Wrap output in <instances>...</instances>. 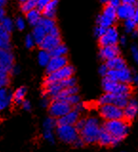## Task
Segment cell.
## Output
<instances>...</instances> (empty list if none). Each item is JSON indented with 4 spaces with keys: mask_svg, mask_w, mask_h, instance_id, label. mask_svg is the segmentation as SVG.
I'll list each match as a JSON object with an SVG mask.
<instances>
[{
    "mask_svg": "<svg viewBox=\"0 0 138 152\" xmlns=\"http://www.w3.org/2000/svg\"><path fill=\"white\" fill-rule=\"evenodd\" d=\"M102 130V125L96 117H89L85 120L84 126L79 131L80 137L85 144H95Z\"/></svg>",
    "mask_w": 138,
    "mask_h": 152,
    "instance_id": "1",
    "label": "cell"
},
{
    "mask_svg": "<svg viewBox=\"0 0 138 152\" xmlns=\"http://www.w3.org/2000/svg\"><path fill=\"white\" fill-rule=\"evenodd\" d=\"M102 127L113 138L115 145L123 141L130 131V126H129L128 121L124 119L105 121Z\"/></svg>",
    "mask_w": 138,
    "mask_h": 152,
    "instance_id": "2",
    "label": "cell"
},
{
    "mask_svg": "<svg viewBox=\"0 0 138 152\" xmlns=\"http://www.w3.org/2000/svg\"><path fill=\"white\" fill-rule=\"evenodd\" d=\"M76 86V80L74 77H70V79L58 81V82H51V83H46L44 84V94L45 96L49 97L50 99H54L57 95L63 91L64 89Z\"/></svg>",
    "mask_w": 138,
    "mask_h": 152,
    "instance_id": "3",
    "label": "cell"
},
{
    "mask_svg": "<svg viewBox=\"0 0 138 152\" xmlns=\"http://www.w3.org/2000/svg\"><path fill=\"white\" fill-rule=\"evenodd\" d=\"M102 87L105 93H111L116 95H121L130 98L131 94V86L128 83H120V82L113 81L107 77H104L102 81Z\"/></svg>",
    "mask_w": 138,
    "mask_h": 152,
    "instance_id": "4",
    "label": "cell"
},
{
    "mask_svg": "<svg viewBox=\"0 0 138 152\" xmlns=\"http://www.w3.org/2000/svg\"><path fill=\"white\" fill-rule=\"evenodd\" d=\"M55 134L60 141L69 145H73L80 138L75 125H57Z\"/></svg>",
    "mask_w": 138,
    "mask_h": 152,
    "instance_id": "5",
    "label": "cell"
},
{
    "mask_svg": "<svg viewBox=\"0 0 138 152\" xmlns=\"http://www.w3.org/2000/svg\"><path fill=\"white\" fill-rule=\"evenodd\" d=\"M116 18H117L116 8L107 4V5H105L104 9H103L101 15H98L96 22L98 26L108 29L113 27V25L116 21Z\"/></svg>",
    "mask_w": 138,
    "mask_h": 152,
    "instance_id": "6",
    "label": "cell"
},
{
    "mask_svg": "<svg viewBox=\"0 0 138 152\" xmlns=\"http://www.w3.org/2000/svg\"><path fill=\"white\" fill-rule=\"evenodd\" d=\"M72 109V106L65 99H51L49 106V113L51 118L60 119L67 115Z\"/></svg>",
    "mask_w": 138,
    "mask_h": 152,
    "instance_id": "7",
    "label": "cell"
},
{
    "mask_svg": "<svg viewBox=\"0 0 138 152\" xmlns=\"http://www.w3.org/2000/svg\"><path fill=\"white\" fill-rule=\"evenodd\" d=\"M99 115L105 121H116L124 119L123 108L113 105V104H103L99 107Z\"/></svg>",
    "mask_w": 138,
    "mask_h": 152,
    "instance_id": "8",
    "label": "cell"
},
{
    "mask_svg": "<svg viewBox=\"0 0 138 152\" xmlns=\"http://www.w3.org/2000/svg\"><path fill=\"white\" fill-rule=\"evenodd\" d=\"M73 75H74V68H73L72 65L68 64L67 66L63 67L62 69H60V70L48 74L47 77H45L44 84L65 80L70 79V77H72Z\"/></svg>",
    "mask_w": 138,
    "mask_h": 152,
    "instance_id": "9",
    "label": "cell"
},
{
    "mask_svg": "<svg viewBox=\"0 0 138 152\" xmlns=\"http://www.w3.org/2000/svg\"><path fill=\"white\" fill-rule=\"evenodd\" d=\"M130 99L128 97L121 96V95H116L111 93H105L98 99V104L103 105V104H113V105L118 106L120 108H124L127 105Z\"/></svg>",
    "mask_w": 138,
    "mask_h": 152,
    "instance_id": "10",
    "label": "cell"
},
{
    "mask_svg": "<svg viewBox=\"0 0 138 152\" xmlns=\"http://www.w3.org/2000/svg\"><path fill=\"white\" fill-rule=\"evenodd\" d=\"M133 74L128 67L120 70H109L108 75L105 77L115 82H120V83H128L130 84L132 81Z\"/></svg>",
    "mask_w": 138,
    "mask_h": 152,
    "instance_id": "11",
    "label": "cell"
},
{
    "mask_svg": "<svg viewBox=\"0 0 138 152\" xmlns=\"http://www.w3.org/2000/svg\"><path fill=\"white\" fill-rule=\"evenodd\" d=\"M57 120L54 118H47L44 123H43V138L45 140L51 142V144H53L55 141V130L57 127Z\"/></svg>",
    "mask_w": 138,
    "mask_h": 152,
    "instance_id": "12",
    "label": "cell"
},
{
    "mask_svg": "<svg viewBox=\"0 0 138 152\" xmlns=\"http://www.w3.org/2000/svg\"><path fill=\"white\" fill-rule=\"evenodd\" d=\"M119 34L113 26L111 28H108L106 33L103 34V37L99 38V44L101 47L116 45L119 41Z\"/></svg>",
    "mask_w": 138,
    "mask_h": 152,
    "instance_id": "13",
    "label": "cell"
},
{
    "mask_svg": "<svg viewBox=\"0 0 138 152\" xmlns=\"http://www.w3.org/2000/svg\"><path fill=\"white\" fill-rule=\"evenodd\" d=\"M124 120L129 121H133L138 115V102L135 99H131L129 101L128 104L123 108Z\"/></svg>",
    "mask_w": 138,
    "mask_h": 152,
    "instance_id": "14",
    "label": "cell"
},
{
    "mask_svg": "<svg viewBox=\"0 0 138 152\" xmlns=\"http://www.w3.org/2000/svg\"><path fill=\"white\" fill-rule=\"evenodd\" d=\"M68 63V58L66 56H56V58H51L48 66L46 67V72L47 75L51 73H53L57 70H60L63 67L67 66Z\"/></svg>",
    "mask_w": 138,
    "mask_h": 152,
    "instance_id": "15",
    "label": "cell"
},
{
    "mask_svg": "<svg viewBox=\"0 0 138 152\" xmlns=\"http://www.w3.org/2000/svg\"><path fill=\"white\" fill-rule=\"evenodd\" d=\"M79 120H80V113L72 108L67 115L57 120V124L58 125H75Z\"/></svg>",
    "mask_w": 138,
    "mask_h": 152,
    "instance_id": "16",
    "label": "cell"
},
{
    "mask_svg": "<svg viewBox=\"0 0 138 152\" xmlns=\"http://www.w3.org/2000/svg\"><path fill=\"white\" fill-rule=\"evenodd\" d=\"M136 8L134 6L131 5H125V4H121L116 8V12H117V17L123 20H128L133 18L135 14Z\"/></svg>",
    "mask_w": 138,
    "mask_h": 152,
    "instance_id": "17",
    "label": "cell"
},
{
    "mask_svg": "<svg viewBox=\"0 0 138 152\" xmlns=\"http://www.w3.org/2000/svg\"><path fill=\"white\" fill-rule=\"evenodd\" d=\"M119 48L117 45H111V46H105V47H101L100 51H99V56L103 59V60H111L116 56H119Z\"/></svg>",
    "mask_w": 138,
    "mask_h": 152,
    "instance_id": "18",
    "label": "cell"
},
{
    "mask_svg": "<svg viewBox=\"0 0 138 152\" xmlns=\"http://www.w3.org/2000/svg\"><path fill=\"white\" fill-rule=\"evenodd\" d=\"M61 43L62 42H61V39H60V37L51 36V34H47L46 37L44 38V40L40 43L39 46H40L41 50L51 52V51H53L56 46L61 44Z\"/></svg>",
    "mask_w": 138,
    "mask_h": 152,
    "instance_id": "19",
    "label": "cell"
},
{
    "mask_svg": "<svg viewBox=\"0 0 138 152\" xmlns=\"http://www.w3.org/2000/svg\"><path fill=\"white\" fill-rule=\"evenodd\" d=\"M0 62L5 65L12 74V68L14 67V56L11 50L0 49Z\"/></svg>",
    "mask_w": 138,
    "mask_h": 152,
    "instance_id": "20",
    "label": "cell"
},
{
    "mask_svg": "<svg viewBox=\"0 0 138 152\" xmlns=\"http://www.w3.org/2000/svg\"><path fill=\"white\" fill-rule=\"evenodd\" d=\"M57 6H58V0H53L51 3H49L41 11L43 17L54 19V16L56 15V11H57Z\"/></svg>",
    "mask_w": 138,
    "mask_h": 152,
    "instance_id": "21",
    "label": "cell"
},
{
    "mask_svg": "<svg viewBox=\"0 0 138 152\" xmlns=\"http://www.w3.org/2000/svg\"><path fill=\"white\" fill-rule=\"evenodd\" d=\"M42 17H43L42 12L38 9H34V10L26 14V20L28 21V23L30 25L33 26V27H35L36 25L39 24Z\"/></svg>",
    "mask_w": 138,
    "mask_h": 152,
    "instance_id": "22",
    "label": "cell"
},
{
    "mask_svg": "<svg viewBox=\"0 0 138 152\" xmlns=\"http://www.w3.org/2000/svg\"><path fill=\"white\" fill-rule=\"evenodd\" d=\"M106 65L109 68V70H120V69H124L127 67L125 59L120 56H116V58L111 60H108L106 62Z\"/></svg>",
    "mask_w": 138,
    "mask_h": 152,
    "instance_id": "23",
    "label": "cell"
},
{
    "mask_svg": "<svg viewBox=\"0 0 138 152\" xmlns=\"http://www.w3.org/2000/svg\"><path fill=\"white\" fill-rule=\"evenodd\" d=\"M0 49L11 50V34L0 24Z\"/></svg>",
    "mask_w": 138,
    "mask_h": 152,
    "instance_id": "24",
    "label": "cell"
},
{
    "mask_svg": "<svg viewBox=\"0 0 138 152\" xmlns=\"http://www.w3.org/2000/svg\"><path fill=\"white\" fill-rule=\"evenodd\" d=\"M10 75L11 71L0 62V89L6 88L10 82Z\"/></svg>",
    "mask_w": 138,
    "mask_h": 152,
    "instance_id": "25",
    "label": "cell"
},
{
    "mask_svg": "<svg viewBox=\"0 0 138 152\" xmlns=\"http://www.w3.org/2000/svg\"><path fill=\"white\" fill-rule=\"evenodd\" d=\"M97 142L103 146H114L115 145L113 138L111 137L110 134L106 131V130L103 129V127H102V130L100 132V135H99Z\"/></svg>",
    "mask_w": 138,
    "mask_h": 152,
    "instance_id": "26",
    "label": "cell"
},
{
    "mask_svg": "<svg viewBox=\"0 0 138 152\" xmlns=\"http://www.w3.org/2000/svg\"><path fill=\"white\" fill-rule=\"evenodd\" d=\"M33 37L34 38V40H35L36 44L40 45V43L44 40V38L46 37V36L48 34L45 31V29L42 27L40 24L36 25L35 27H33Z\"/></svg>",
    "mask_w": 138,
    "mask_h": 152,
    "instance_id": "27",
    "label": "cell"
},
{
    "mask_svg": "<svg viewBox=\"0 0 138 152\" xmlns=\"http://www.w3.org/2000/svg\"><path fill=\"white\" fill-rule=\"evenodd\" d=\"M26 95H27V88L24 87V86H21V87L17 88L14 94L12 95V102L16 104H20L25 101Z\"/></svg>",
    "mask_w": 138,
    "mask_h": 152,
    "instance_id": "28",
    "label": "cell"
},
{
    "mask_svg": "<svg viewBox=\"0 0 138 152\" xmlns=\"http://www.w3.org/2000/svg\"><path fill=\"white\" fill-rule=\"evenodd\" d=\"M51 58V53L48 51H45V50H40L39 53H38V55H37L38 63H39V65H41V66H43V67L48 66Z\"/></svg>",
    "mask_w": 138,
    "mask_h": 152,
    "instance_id": "29",
    "label": "cell"
},
{
    "mask_svg": "<svg viewBox=\"0 0 138 152\" xmlns=\"http://www.w3.org/2000/svg\"><path fill=\"white\" fill-rule=\"evenodd\" d=\"M51 58H56V56H66L67 53H68V48L65 44H59L58 46H56L55 48L50 52Z\"/></svg>",
    "mask_w": 138,
    "mask_h": 152,
    "instance_id": "30",
    "label": "cell"
},
{
    "mask_svg": "<svg viewBox=\"0 0 138 152\" xmlns=\"http://www.w3.org/2000/svg\"><path fill=\"white\" fill-rule=\"evenodd\" d=\"M39 24L42 26L43 28L45 29V31L47 32V34H50V32L53 30L54 27H56V24H55L54 19L51 18H46V17H42L41 21L39 22Z\"/></svg>",
    "mask_w": 138,
    "mask_h": 152,
    "instance_id": "31",
    "label": "cell"
},
{
    "mask_svg": "<svg viewBox=\"0 0 138 152\" xmlns=\"http://www.w3.org/2000/svg\"><path fill=\"white\" fill-rule=\"evenodd\" d=\"M20 9L24 14H27L34 9H37V1L36 0H27V1L21 3Z\"/></svg>",
    "mask_w": 138,
    "mask_h": 152,
    "instance_id": "32",
    "label": "cell"
},
{
    "mask_svg": "<svg viewBox=\"0 0 138 152\" xmlns=\"http://www.w3.org/2000/svg\"><path fill=\"white\" fill-rule=\"evenodd\" d=\"M0 24H1V26L6 30V31L8 33H12V30H14V28L15 27L14 26V21L12 20L11 17L9 16H5L4 18L1 20V22H0Z\"/></svg>",
    "mask_w": 138,
    "mask_h": 152,
    "instance_id": "33",
    "label": "cell"
},
{
    "mask_svg": "<svg viewBox=\"0 0 138 152\" xmlns=\"http://www.w3.org/2000/svg\"><path fill=\"white\" fill-rule=\"evenodd\" d=\"M12 102V97L11 94H8L7 96L0 99V112L6 110Z\"/></svg>",
    "mask_w": 138,
    "mask_h": 152,
    "instance_id": "34",
    "label": "cell"
},
{
    "mask_svg": "<svg viewBox=\"0 0 138 152\" xmlns=\"http://www.w3.org/2000/svg\"><path fill=\"white\" fill-rule=\"evenodd\" d=\"M136 25H137V23L132 18L125 20V23H124L125 30H126L128 33H133V32H134L135 29H136Z\"/></svg>",
    "mask_w": 138,
    "mask_h": 152,
    "instance_id": "35",
    "label": "cell"
},
{
    "mask_svg": "<svg viewBox=\"0 0 138 152\" xmlns=\"http://www.w3.org/2000/svg\"><path fill=\"white\" fill-rule=\"evenodd\" d=\"M65 101H67L69 103L71 104V105L72 106V108L76 106L77 104H79L81 102L80 101V97H79V95L78 94H76V95H72V96L70 97H68L67 99H65Z\"/></svg>",
    "mask_w": 138,
    "mask_h": 152,
    "instance_id": "36",
    "label": "cell"
},
{
    "mask_svg": "<svg viewBox=\"0 0 138 152\" xmlns=\"http://www.w3.org/2000/svg\"><path fill=\"white\" fill-rule=\"evenodd\" d=\"M35 44H36V42H35V40H34L33 34H27L25 37V46L27 47L28 49H32L35 46Z\"/></svg>",
    "mask_w": 138,
    "mask_h": 152,
    "instance_id": "37",
    "label": "cell"
},
{
    "mask_svg": "<svg viewBox=\"0 0 138 152\" xmlns=\"http://www.w3.org/2000/svg\"><path fill=\"white\" fill-rule=\"evenodd\" d=\"M14 26L17 30L23 31V30L26 28V20L21 16L16 17V19L14 20Z\"/></svg>",
    "mask_w": 138,
    "mask_h": 152,
    "instance_id": "38",
    "label": "cell"
},
{
    "mask_svg": "<svg viewBox=\"0 0 138 152\" xmlns=\"http://www.w3.org/2000/svg\"><path fill=\"white\" fill-rule=\"evenodd\" d=\"M106 31H107L106 28L97 25V27L95 28V30H94V34H95V37H97L98 38H100L101 37H103V34L106 33Z\"/></svg>",
    "mask_w": 138,
    "mask_h": 152,
    "instance_id": "39",
    "label": "cell"
},
{
    "mask_svg": "<svg viewBox=\"0 0 138 152\" xmlns=\"http://www.w3.org/2000/svg\"><path fill=\"white\" fill-rule=\"evenodd\" d=\"M37 1V9L38 10L42 11L49 3H51L53 0H36Z\"/></svg>",
    "mask_w": 138,
    "mask_h": 152,
    "instance_id": "40",
    "label": "cell"
},
{
    "mask_svg": "<svg viewBox=\"0 0 138 152\" xmlns=\"http://www.w3.org/2000/svg\"><path fill=\"white\" fill-rule=\"evenodd\" d=\"M120 1H121V0H101L102 3L106 4V5L109 4V5H111L115 8H117L120 5Z\"/></svg>",
    "mask_w": 138,
    "mask_h": 152,
    "instance_id": "41",
    "label": "cell"
},
{
    "mask_svg": "<svg viewBox=\"0 0 138 152\" xmlns=\"http://www.w3.org/2000/svg\"><path fill=\"white\" fill-rule=\"evenodd\" d=\"M99 74L102 76V77H106L107 75H108V72H109V68L107 67V65L106 64H103V65H101L100 67H99Z\"/></svg>",
    "mask_w": 138,
    "mask_h": 152,
    "instance_id": "42",
    "label": "cell"
},
{
    "mask_svg": "<svg viewBox=\"0 0 138 152\" xmlns=\"http://www.w3.org/2000/svg\"><path fill=\"white\" fill-rule=\"evenodd\" d=\"M51 99L49 97H47L45 96V95H43V98L41 99V105L43 107H49L50 106V104H51Z\"/></svg>",
    "mask_w": 138,
    "mask_h": 152,
    "instance_id": "43",
    "label": "cell"
},
{
    "mask_svg": "<svg viewBox=\"0 0 138 152\" xmlns=\"http://www.w3.org/2000/svg\"><path fill=\"white\" fill-rule=\"evenodd\" d=\"M131 55H132V56H133V59H134V60H135V62L138 64V47L133 45V46L131 47Z\"/></svg>",
    "mask_w": 138,
    "mask_h": 152,
    "instance_id": "44",
    "label": "cell"
},
{
    "mask_svg": "<svg viewBox=\"0 0 138 152\" xmlns=\"http://www.w3.org/2000/svg\"><path fill=\"white\" fill-rule=\"evenodd\" d=\"M21 106H22V108L25 111H30L32 109V103L31 102H29L28 99H25V101L21 103Z\"/></svg>",
    "mask_w": 138,
    "mask_h": 152,
    "instance_id": "45",
    "label": "cell"
},
{
    "mask_svg": "<svg viewBox=\"0 0 138 152\" xmlns=\"http://www.w3.org/2000/svg\"><path fill=\"white\" fill-rule=\"evenodd\" d=\"M49 34H51V36H53V37H60V31H59L57 26L51 30Z\"/></svg>",
    "mask_w": 138,
    "mask_h": 152,
    "instance_id": "46",
    "label": "cell"
},
{
    "mask_svg": "<svg viewBox=\"0 0 138 152\" xmlns=\"http://www.w3.org/2000/svg\"><path fill=\"white\" fill-rule=\"evenodd\" d=\"M122 4L125 5H131V6H134L135 4H137V0H121Z\"/></svg>",
    "mask_w": 138,
    "mask_h": 152,
    "instance_id": "47",
    "label": "cell"
},
{
    "mask_svg": "<svg viewBox=\"0 0 138 152\" xmlns=\"http://www.w3.org/2000/svg\"><path fill=\"white\" fill-rule=\"evenodd\" d=\"M73 109L77 110V111H78V112L80 113V114H81V113H82V112H83V111L85 110V105H84V104L82 103V102H80L79 104H77L76 106H74V107H73Z\"/></svg>",
    "mask_w": 138,
    "mask_h": 152,
    "instance_id": "48",
    "label": "cell"
},
{
    "mask_svg": "<svg viewBox=\"0 0 138 152\" xmlns=\"http://www.w3.org/2000/svg\"><path fill=\"white\" fill-rule=\"evenodd\" d=\"M84 145H85V142H84L83 140H82V138L80 137V138L78 139V140H77L72 145H73V146H75V147H82Z\"/></svg>",
    "mask_w": 138,
    "mask_h": 152,
    "instance_id": "49",
    "label": "cell"
},
{
    "mask_svg": "<svg viewBox=\"0 0 138 152\" xmlns=\"http://www.w3.org/2000/svg\"><path fill=\"white\" fill-rule=\"evenodd\" d=\"M8 94H9V92H8V90L6 88L0 89V99L3 98V97H5V96H7Z\"/></svg>",
    "mask_w": 138,
    "mask_h": 152,
    "instance_id": "50",
    "label": "cell"
},
{
    "mask_svg": "<svg viewBox=\"0 0 138 152\" xmlns=\"http://www.w3.org/2000/svg\"><path fill=\"white\" fill-rule=\"evenodd\" d=\"M132 83L135 86H138V74H133L132 76Z\"/></svg>",
    "mask_w": 138,
    "mask_h": 152,
    "instance_id": "51",
    "label": "cell"
},
{
    "mask_svg": "<svg viewBox=\"0 0 138 152\" xmlns=\"http://www.w3.org/2000/svg\"><path fill=\"white\" fill-rule=\"evenodd\" d=\"M6 16V12H5V9L4 8H0V22L1 20Z\"/></svg>",
    "mask_w": 138,
    "mask_h": 152,
    "instance_id": "52",
    "label": "cell"
},
{
    "mask_svg": "<svg viewBox=\"0 0 138 152\" xmlns=\"http://www.w3.org/2000/svg\"><path fill=\"white\" fill-rule=\"evenodd\" d=\"M119 41H120V44L121 45H125L127 43V38L125 37H121L119 38Z\"/></svg>",
    "mask_w": 138,
    "mask_h": 152,
    "instance_id": "53",
    "label": "cell"
},
{
    "mask_svg": "<svg viewBox=\"0 0 138 152\" xmlns=\"http://www.w3.org/2000/svg\"><path fill=\"white\" fill-rule=\"evenodd\" d=\"M133 20L135 21V22L138 24V7L136 8V10H135V14H134V16H133Z\"/></svg>",
    "mask_w": 138,
    "mask_h": 152,
    "instance_id": "54",
    "label": "cell"
},
{
    "mask_svg": "<svg viewBox=\"0 0 138 152\" xmlns=\"http://www.w3.org/2000/svg\"><path fill=\"white\" fill-rule=\"evenodd\" d=\"M18 73H19V68L14 65V67L12 68V75H15V74H18Z\"/></svg>",
    "mask_w": 138,
    "mask_h": 152,
    "instance_id": "55",
    "label": "cell"
},
{
    "mask_svg": "<svg viewBox=\"0 0 138 152\" xmlns=\"http://www.w3.org/2000/svg\"><path fill=\"white\" fill-rule=\"evenodd\" d=\"M7 4V0H0V8H4Z\"/></svg>",
    "mask_w": 138,
    "mask_h": 152,
    "instance_id": "56",
    "label": "cell"
},
{
    "mask_svg": "<svg viewBox=\"0 0 138 152\" xmlns=\"http://www.w3.org/2000/svg\"><path fill=\"white\" fill-rule=\"evenodd\" d=\"M19 1H20L21 3H23V2H25V1H27V0H19Z\"/></svg>",
    "mask_w": 138,
    "mask_h": 152,
    "instance_id": "57",
    "label": "cell"
},
{
    "mask_svg": "<svg viewBox=\"0 0 138 152\" xmlns=\"http://www.w3.org/2000/svg\"><path fill=\"white\" fill-rule=\"evenodd\" d=\"M137 34H138V27H137Z\"/></svg>",
    "mask_w": 138,
    "mask_h": 152,
    "instance_id": "58",
    "label": "cell"
},
{
    "mask_svg": "<svg viewBox=\"0 0 138 152\" xmlns=\"http://www.w3.org/2000/svg\"><path fill=\"white\" fill-rule=\"evenodd\" d=\"M137 6H138V0H137Z\"/></svg>",
    "mask_w": 138,
    "mask_h": 152,
    "instance_id": "59",
    "label": "cell"
},
{
    "mask_svg": "<svg viewBox=\"0 0 138 152\" xmlns=\"http://www.w3.org/2000/svg\"><path fill=\"white\" fill-rule=\"evenodd\" d=\"M121 152H126V151H121Z\"/></svg>",
    "mask_w": 138,
    "mask_h": 152,
    "instance_id": "60",
    "label": "cell"
}]
</instances>
